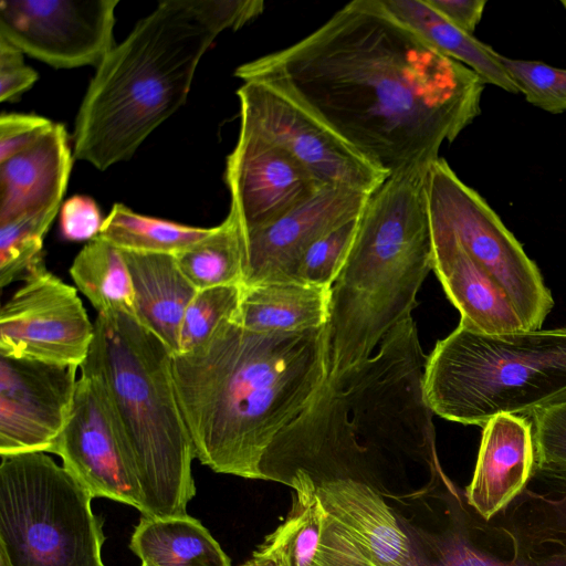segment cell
Returning a JSON list of instances; mask_svg holds the SVG:
<instances>
[{"label": "cell", "mask_w": 566, "mask_h": 566, "mask_svg": "<svg viewBox=\"0 0 566 566\" xmlns=\"http://www.w3.org/2000/svg\"><path fill=\"white\" fill-rule=\"evenodd\" d=\"M300 102L387 176L428 167L481 113L483 80L354 0L307 36L237 67Z\"/></svg>", "instance_id": "1"}, {"label": "cell", "mask_w": 566, "mask_h": 566, "mask_svg": "<svg viewBox=\"0 0 566 566\" xmlns=\"http://www.w3.org/2000/svg\"><path fill=\"white\" fill-rule=\"evenodd\" d=\"M427 356L411 316L376 353L328 374L303 411L271 442L263 480L295 472L314 483L353 479L370 485L409 468L439 469L433 412L423 394Z\"/></svg>", "instance_id": "2"}, {"label": "cell", "mask_w": 566, "mask_h": 566, "mask_svg": "<svg viewBox=\"0 0 566 566\" xmlns=\"http://www.w3.org/2000/svg\"><path fill=\"white\" fill-rule=\"evenodd\" d=\"M324 332L256 333L229 319L172 356L178 403L201 464L263 480L269 446L327 376Z\"/></svg>", "instance_id": "3"}, {"label": "cell", "mask_w": 566, "mask_h": 566, "mask_svg": "<svg viewBox=\"0 0 566 566\" xmlns=\"http://www.w3.org/2000/svg\"><path fill=\"white\" fill-rule=\"evenodd\" d=\"M264 10L262 0H166L96 66L81 103L73 156L98 170L133 156L187 99L214 39Z\"/></svg>", "instance_id": "4"}, {"label": "cell", "mask_w": 566, "mask_h": 566, "mask_svg": "<svg viewBox=\"0 0 566 566\" xmlns=\"http://www.w3.org/2000/svg\"><path fill=\"white\" fill-rule=\"evenodd\" d=\"M428 167L388 176L367 198L346 261L331 287L327 375L368 358L418 305L432 270Z\"/></svg>", "instance_id": "5"}, {"label": "cell", "mask_w": 566, "mask_h": 566, "mask_svg": "<svg viewBox=\"0 0 566 566\" xmlns=\"http://www.w3.org/2000/svg\"><path fill=\"white\" fill-rule=\"evenodd\" d=\"M80 369L102 384L120 429L143 516L187 514L196 495L193 444L172 377V355L134 315L97 314Z\"/></svg>", "instance_id": "6"}, {"label": "cell", "mask_w": 566, "mask_h": 566, "mask_svg": "<svg viewBox=\"0 0 566 566\" xmlns=\"http://www.w3.org/2000/svg\"><path fill=\"white\" fill-rule=\"evenodd\" d=\"M423 394L441 418L482 427L566 401V328L486 334L459 325L427 356Z\"/></svg>", "instance_id": "7"}, {"label": "cell", "mask_w": 566, "mask_h": 566, "mask_svg": "<svg viewBox=\"0 0 566 566\" xmlns=\"http://www.w3.org/2000/svg\"><path fill=\"white\" fill-rule=\"evenodd\" d=\"M90 493L44 452L2 455L0 547L11 566H104Z\"/></svg>", "instance_id": "8"}, {"label": "cell", "mask_w": 566, "mask_h": 566, "mask_svg": "<svg viewBox=\"0 0 566 566\" xmlns=\"http://www.w3.org/2000/svg\"><path fill=\"white\" fill-rule=\"evenodd\" d=\"M441 566H566V468L534 463L525 488L490 518L459 492Z\"/></svg>", "instance_id": "9"}, {"label": "cell", "mask_w": 566, "mask_h": 566, "mask_svg": "<svg viewBox=\"0 0 566 566\" xmlns=\"http://www.w3.org/2000/svg\"><path fill=\"white\" fill-rule=\"evenodd\" d=\"M430 226L453 237L496 282L531 331L539 329L554 301L536 264L489 203L443 158L426 174Z\"/></svg>", "instance_id": "10"}, {"label": "cell", "mask_w": 566, "mask_h": 566, "mask_svg": "<svg viewBox=\"0 0 566 566\" xmlns=\"http://www.w3.org/2000/svg\"><path fill=\"white\" fill-rule=\"evenodd\" d=\"M237 95L240 128L285 150L322 186L371 193L388 177L283 91L262 82H244Z\"/></svg>", "instance_id": "11"}, {"label": "cell", "mask_w": 566, "mask_h": 566, "mask_svg": "<svg viewBox=\"0 0 566 566\" xmlns=\"http://www.w3.org/2000/svg\"><path fill=\"white\" fill-rule=\"evenodd\" d=\"M95 335L76 289L45 263L0 310V355L81 367Z\"/></svg>", "instance_id": "12"}, {"label": "cell", "mask_w": 566, "mask_h": 566, "mask_svg": "<svg viewBox=\"0 0 566 566\" xmlns=\"http://www.w3.org/2000/svg\"><path fill=\"white\" fill-rule=\"evenodd\" d=\"M118 0H1L0 39L56 69L97 66L114 48Z\"/></svg>", "instance_id": "13"}, {"label": "cell", "mask_w": 566, "mask_h": 566, "mask_svg": "<svg viewBox=\"0 0 566 566\" xmlns=\"http://www.w3.org/2000/svg\"><path fill=\"white\" fill-rule=\"evenodd\" d=\"M315 485L322 521L313 566H415L409 537L374 488L353 479Z\"/></svg>", "instance_id": "14"}, {"label": "cell", "mask_w": 566, "mask_h": 566, "mask_svg": "<svg viewBox=\"0 0 566 566\" xmlns=\"http://www.w3.org/2000/svg\"><path fill=\"white\" fill-rule=\"evenodd\" d=\"M51 453L94 497L142 510L123 436L101 381L81 369L69 421Z\"/></svg>", "instance_id": "15"}, {"label": "cell", "mask_w": 566, "mask_h": 566, "mask_svg": "<svg viewBox=\"0 0 566 566\" xmlns=\"http://www.w3.org/2000/svg\"><path fill=\"white\" fill-rule=\"evenodd\" d=\"M80 367L0 355V455L51 453L74 402Z\"/></svg>", "instance_id": "16"}, {"label": "cell", "mask_w": 566, "mask_h": 566, "mask_svg": "<svg viewBox=\"0 0 566 566\" xmlns=\"http://www.w3.org/2000/svg\"><path fill=\"white\" fill-rule=\"evenodd\" d=\"M224 181L231 198L229 212L242 232L275 221L326 187L285 150L243 128L227 158Z\"/></svg>", "instance_id": "17"}, {"label": "cell", "mask_w": 566, "mask_h": 566, "mask_svg": "<svg viewBox=\"0 0 566 566\" xmlns=\"http://www.w3.org/2000/svg\"><path fill=\"white\" fill-rule=\"evenodd\" d=\"M370 193L340 186L322 187L275 221L242 232L244 285L294 280L297 264L323 234L358 216Z\"/></svg>", "instance_id": "18"}, {"label": "cell", "mask_w": 566, "mask_h": 566, "mask_svg": "<svg viewBox=\"0 0 566 566\" xmlns=\"http://www.w3.org/2000/svg\"><path fill=\"white\" fill-rule=\"evenodd\" d=\"M432 271L458 308L459 325L486 334L528 329L496 282L449 233L431 227Z\"/></svg>", "instance_id": "19"}, {"label": "cell", "mask_w": 566, "mask_h": 566, "mask_svg": "<svg viewBox=\"0 0 566 566\" xmlns=\"http://www.w3.org/2000/svg\"><path fill=\"white\" fill-rule=\"evenodd\" d=\"M483 428L473 478L464 493L469 505L490 518L525 488L535 454L527 417L499 415Z\"/></svg>", "instance_id": "20"}, {"label": "cell", "mask_w": 566, "mask_h": 566, "mask_svg": "<svg viewBox=\"0 0 566 566\" xmlns=\"http://www.w3.org/2000/svg\"><path fill=\"white\" fill-rule=\"evenodd\" d=\"M71 168L67 133L61 124L0 163V224L34 212L59 211Z\"/></svg>", "instance_id": "21"}, {"label": "cell", "mask_w": 566, "mask_h": 566, "mask_svg": "<svg viewBox=\"0 0 566 566\" xmlns=\"http://www.w3.org/2000/svg\"><path fill=\"white\" fill-rule=\"evenodd\" d=\"M122 253L133 283L135 317L172 356L178 354L182 319L198 290L174 255Z\"/></svg>", "instance_id": "22"}, {"label": "cell", "mask_w": 566, "mask_h": 566, "mask_svg": "<svg viewBox=\"0 0 566 566\" xmlns=\"http://www.w3.org/2000/svg\"><path fill=\"white\" fill-rule=\"evenodd\" d=\"M331 289L294 280L242 286L233 321L256 333H302L327 324Z\"/></svg>", "instance_id": "23"}, {"label": "cell", "mask_w": 566, "mask_h": 566, "mask_svg": "<svg viewBox=\"0 0 566 566\" xmlns=\"http://www.w3.org/2000/svg\"><path fill=\"white\" fill-rule=\"evenodd\" d=\"M396 20L416 32L442 54L462 63L486 84L510 93L518 87L500 61V53L473 34L454 27L437 13L424 0H379Z\"/></svg>", "instance_id": "24"}, {"label": "cell", "mask_w": 566, "mask_h": 566, "mask_svg": "<svg viewBox=\"0 0 566 566\" xmlns=\"http://www.w3.org/2000/svg\"><path fill=\"white\" fill-rule=\"evenodd\" d=\"M129 547L148 566H231L209 531L189 516H143Z\"/></svg>", "instance_id": "25"}, {"label": "cell", "mask_w": 566, "mask_h": 566, "mask_svg": "<svg viewBox=\"0 0 566 566\" xmlns=\"http://www.w3.org/2000/svg\"><path fill=\"white\" fill-rule=\"evenodd\" d=\"M70 275L97 314L119 311L135 316L133 283L123 253L98 235L74 258Z\"/></svg>", "instance_id": "26"}, {"label": "cell", "mask_w": 566, "mask_h": 566, "mask_svg": "<svg viewBox=\"0 0 566 566\" xmlns=\"http://www.w3.org/2000/svg\"><path fill=\"white\" fill-rule=\"evenodd\" d=\"M212 228H199L139 214L115 203L98 237L120 251L178 255L207 238Z\"/></svg>", "instance_id": "27"}, {"label": "cell", "mask_w": 566, "mask_h": 566, "mask_svg": "<svg viewBox=\"0 0 566 566\" xmlns=\"http://www.w3.org/2000/svg\"><path fill=\"white\" fill-rule=\"evenodd\" d=\"M285 484L295 490L292 507L284 522L254 553L269 556L282 566H313L322 521L316 485L303 472L292 474Z\"/></svg>", "instance_id": "28"}, {"label": "cell", "mask_w": 566, "mask_h": 566, "mask_svg": "<svg viewBox=\"0 0 566 566\" xmlns=\"http://www.w3.org/2000/svg\"><path fill=\"white\" fill-rule=\"evenodd\" d=\"M175 258L198 291L244 285L247 263L243 237L230 212L219 226L213 227L207 238Z\"/></svg>", "instance_id": "29"}, {"label": "cell", "mask_w": 566, "mask_h": 566, "mask_svg": "<svg viewBox=\"0 0 566 566\" xmlns=\"http://www.w3.org/2000/svg\"><path fill=\"white\" fill-rule=\"evenodd\" d=\"M57 211H41L0 224V287L25 280L44 264L43 239Z\"/></svg>", "instance_id": "30"}, {"label": "cell", "mask_w": 566, "mask_h": 566, "mask_svg": "<svg viewBox=\"0 0 566 566\" xmlns=\"http://www.w3.org/2000/svg\"><path fill=\"white\" fill-rule=\"evenodd\" d=\"M241 289L240 286H216L199 290L196 293L182 319L178 354L201 345L221 324L233 319L238 311Z\"/></svg>", "instance_id": "31"}, {"label": "cell", "mask_w": 566, "mask_h": 566, "mask_svg": "<svg viewBox=\"0 0 566 566\" xmlns=\"http://www.w3.org/2000/svg\"><path fill=\"white\" fill-rule=\"evenodd\" d=\"M358 217L340 223L312 243L297 264L294 281L331 289L353 244Z\"/></svg>", "instance_id": "32"}, {"label": "cell", "mask_w": 566, "mask_h": 566, "mask_svg": "<svg viewBox=\"0 0 566 566\" xmlns=\"http://www.w3.org/2000/svg\"><path fill=\"white\" fill-rule=\"evenodd\" d=\"M500 61L528 103L553 114L566 111V70L501 54Z\"/></svg>", "instance_id": "33"}, {"label": "cell", "mask_w": 566, "mask_h": 566, "mask_svg": "<svg viewBox=\"0 0 566 566\" xmlns=\"http://www.w3.org/2000/svg\"><path fill=\"white\" fill-rule=\"evenodd\" d=\"M535 463L566 468V401L528 417Z\"/></svg>", "instance_id": "34"}, {"label": "cell", "mask_w": 566, "mask_h": 566, "mask_svg": "<svg viewBox=\"0 0 566 566\" xmlns=\"http://www.w3.org/2000/svg\"><path fill=\"white\" fill-rule=\"evenodd\" d=\"M50 119L30 114L0 116V163L36 143L52 126Z\"/></svg>", "instance_id": "35"}, {"label": "cell", "mask_w": 566, "mask_h": 566, "mask_svg": "<svg viewBox=\"0 0 566 566\" xmlns=\"http://www.w3.org/2000/svg\"><path fill=\"white\" fill-rule=\"evenodd\" d=\"M103 219L96 202L87 196H73L61 208L60 224L64 239L91 241L101 231Z\"/></svg>", "instance_id": "36"}, {"label": "cell", "mask_w": 566, "mask_h": 566, "mask_svg": "<svg viewBox=\"0 0 566 566\" xmlns=\"http://www.w3.org/2000/svg\"><path fill=\"white\" fill-rule=\"evenodd\" d=\"M36 80V72L24 64L22 52L0 39V101L13 99Z\"/></svg>", "instance_id": "37"}, {"label": "cell", "mask_w": 566, "mask_h": 566, "mask_svg": "<svg viewBox=\"0 0 566 566\" xmlns=\"http://www.w3.org/2000/svg\"><path fill=\"white\" fill-rule=\"evenodd\" d=\"M424 1L448 22L470 34H473L486 6L485 0Z\"/></svg>", "instance_id": "38"}, {"label": "cell", "mask_w": 566, "mask_h": 566, "mask_svg": "<svg viewBox=\"0 0 566 566\" xmlns=\"http://www.w3.org/2000/svg\"><path fill=\"white\" fill-rule=\"evenodd\" d=\"M240 566H282L279 562L275 559L260 555L253 552L252 558L247 560L245 563L241 564Z\"/></svg>", "instance_id": "39"}, {"label": "cell", "mask_w": 566, "mask_h": 566, "mask_svg": "<svg viewBox=\"0 0 566 566\" xmlns=\"http://www.w3.org/2000/svg\"><path fill=\"white\" fill-rule=\"evenodd\" d=\"M0 566H11L8 560V557L6 555V552L1 547H0Z\"/></svg>", "instance_id": "40"}, {"label": "cell", "mask_w": 566, "mask_h": 566, "mask_svg": "<svg viewBox=\"0 0 566 566\" xmlns=\"http://www.w3.org/2000/svg\"><path fill=\"white\" fill-rule=\"evenodd\" d=\"M560 3L564 6V8L566 10V0L562 1Z\"/></svg>", "instance_id": "41"}, {"label": "cell", "mask_w": 566, "mask_h": 566, "mask_svg": "<svg viewBox=\"0 0 566 566\" xmlns=\"http://www.w3.org/2000/svg\"><path fill=\"white\" fill-rule=\"evenodd\" d=\"M142 566H148V565H146V564H142Z\"/></svg>", "instance_id": "42"}]
</instances>
